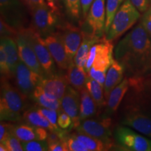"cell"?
Segmentation results:
<instances>
[{
    "label": "cell",
    "mask_w": 151,
    "mask_h": 151,
    "mask_svg": "<svg viewBox=\"0 0 151 151\" xmlns=\"http://www.w3.org/2000/svg\"><path fill=\"white\" fill-rule=\"evenodd\" d=\"M114 56L124 67L128 78H146L151 76V37L141 23L119 41Z\"/></svg>",
    "instance_id": "cell-1"
},
{
    "label": "cell",
    "mask_w": 151,
    "mask_h": 151,
    "mask_svg": "<svg viewBox=\"0 0 151 151\" xmlns=\"http://www.w3.org/2000/svg\"><path fill=\"white\" fill-rule=\"evenodd\" d=\"M129 88L124 101L120 122L151 138V93L146 78H129Z\"/></svg>",
    "instance_id": "cell-2"
},
{
    "label": "cell",
    "mask_w": 151,
    "mask_h": 151,
    "mask_svg": "<svg viewBox=\"0 0 151 151\" xmlns=\"http://www.w3.org/2000/svg\"><path fill=\"white\" fill-rule=\"evenodd\" d=\"M0 119L1 121L20 122L27 110V97L9 81L7 77H1Z\"/></svg>",
    "instance_id": "cell-3"
},
{
    "label": "cell",
    "mask_w": 151,
    "mask_h": 151,
    "mask_svg": "<svg viewBox=\"0 0 151 151\" xmlns=\"http://www.w3.org/2000/svg\"><path fill=\"white\" fill-rule=\"evenodd\" d=\"M113 45L106 37L90 49L85 71L88 76L104 86L106 76L113 62Z\"/></svg>",
    "instance_id": "cell-4"
},
{
    "label": "cell",
    "mask_w": 151,
    "mask_h": 151,
    "mask_svg": "<svg viewBox=\"0 0 151 151\" xmlns=\"http://www.w3.org/2000/svg\"><path fill=\"white\" fill-rule=\"evenodd\" d=\"M140 13L131 0H125L114 16L106 39L112 41L125 33L141 18Z\"/></svg>",
    "instance_id": "cell-5"
},
{
    "label": "cell",
    "mask_w": 151,
    "mask_h": 151,
    "mask_svg": "<svg viewBox=\"0 0 151 151\" xmlns=\"http://www.w3.org/2000/svg\"><path fill=\"white\" fill-rule=\"evenodd\" d=\"M30 14V27L43 38L55 32L60 25L59 14L50 9L48 4L37 7Z\"/></svg>",
    "instance_id": "cell-6"
},
{
    "label": "cell",
    "mask_w": 151,
    "mask_h": 151,
    "mask_svg": "<svg viewBox=\"0 0 151 151\" xmlns=\"http://www.w3.org/2000/svg\"><path fill=\"white\" fill-rule=\"evenodd\" d=\"M27 10L21 0H0L1 19L17 31L27 27Z\"/></svg>",
    "instance_id": "cell-7"
},
{
    "label": "cell",
    "mask_w": 151,
    "mask_h": 151,
    "mask_svg": "<svg viewBox=\"0 0 151 151\" xmlns=\"http://www.w3.org/2000/svg\"><path fill=\"white\" fill-rule=\"evenodd\" d=\"M28 41L31 43L44 72L45 77H50L57 74L53 58L44 41V39L31 27L24 28Z\"/></svg>",
    "instance_id": "cell-8"
},
{
    "label": "cell",
    "mask_w": 151,
    "mask_h": 151,
    "mask_svg": "<svg viewBox=\"0 0 151 151\" xmlns=\"http://www.w3.org/2000/svg\"><path fill=\"white\" fill-rule=\"evenodd\" d=\"M114 137L120 148L130 151H151V140L139 134L130 128L118 127L114 132Z\"/></svg>",
    "instance_id": "cell-9"
},
{
    "label": "cell",
    "mask_w": 151,
    "mask_h": 151,
    "mask_svg": "<svg viewBox=\"0 0 151 151\" xmlns=\"http://www.w3.org/2000/svg\"><path fill=\"white\" fill-rule=\"evenodd\" d=\"M106 0H94L86 18L83 32L102 38L105 33Z\"/></svg>",
    "instance_id": "cell-10"
},
{
    "label": "cell",
    "mask_w": 151,
    "mask_h": 151,
    "mask_svg": "<svg viewBox=\"0 0 151 151\" xmlns=\"http://www.w3.org/2000/svg\"><path fill=\"white\" fill-rule=\"evenodd\" d=\"M15 85L25 97H30L34 90L44 77L32 70L21 60H19L14 73Z\"/></svg>",
    "instance_id": "cell-11"
},
{
    "label": "cell",
    "mask_w": 151,
    "mask_h": 151,
    "mask_svg": "<svg viewBox=\"0 0 151 151\" xmlns=\"http://www.w3.org/2000/svg\"><path fill=\"white\" fill-rule=\"evenodd\" d=\"M76 129L78 132H83L92 137L101 139L109 148L113 146V142L111 139L112 130L111 119L110 118H102L101 120L87 118L81 121Z\"/></svg>",
    "instance_id": "cell-12"
},
{
    "label": "cell",
    "mask_w": 151,
    "mask_h": 151,
    "mask_svg": "<svg viewBox=\"0 0 151 151\" xmlns=\"http://www.w3.org/2000/svg\"><path fill=\"white\" fill-rule=\"evenodd\" d=\"M57 32L63 43L68 58L70 61H73L77 50L83 40L82 29L73 24L66 22L60 24Z\"/></svg>",
    "instance_id": "cell-13"
},
{
    "label": "cell",
    "mask_w": 151,
    "mask_h": 151,
    "mask_svg": "<svg viewBox=\"0 0 151 151\" xmlns=\"http://www.w3.org/2000/svg\"><path fill=\"white\" fill-rule=\"evenodd\" d=\"M18 47L19 58L32 70L45 77L44 72L41 68L40 63L36 55L31 43L28 41L27 36L24 31V28L18 31L15 37Z\"/></svg>",
    "instance_id": "cell-14"
},
{
    "label": "cell",
    "mask_w": 151,
    "mask_h": 151,
    "mask_svg": "<svg viewBox=\"0 0 151 151\" xmlns=\"http://www.w3.org/2000/svg\"><path fill=\"white\" fill-rule=\"evenodd\" d=\"M43 39L58 68L62 71L67 70L71 61L68 58L65 46L58 32L56 31Z\"/></svg>",
    "instance_id": "cell-15"
},
{
    "label": "cell",
    "mask_w": 151,
    "mask_h": 151,
    "mask_svg": "<svg viewBox=\"0 0 151 151\" xmlns=\"http://www.w3.org/2000/svg\"><path fill=\"white\" fill-rule=\"evenodd\" d=\"M61 109L71 118L73 127L76 128L80 124V92L68 86L65 94L60 100Z\"/></svg>",
    "instance_id": "cell-16"
},
{
    "label": "cell",
    "mask_w": 151,
    "mask_h": 151,
    "mask_svg": "<svg viewBox=\"0 0 151 151\" xmlns=\"http://www.w3.org/2000/svg\"><path fill=\"white\" fill-rule=\"evenodd\" d=\"M129 88V80L128 77L124 78L122 82L113 89L109 94L105 110L101 118H110L118 110L122 99L127 93Z\"/></svg>",
    "instance_id": "cell-17"
},
{
    "label": "cell",
    "mask_w": 151,
    "mask_h": 151,
    "mask_svg": "<svg viewBox=\"0 0 151 151\" xmlns=\"http://www.w3.org/2000/svg\"><path fill=\"white\" fill-rule=\"evenodd\" d=\"M66 76L55 74L50 77H44L40 81L38 86L43 90L51 94L61 100L69 85Z\"/></svg>",
    "instance_id": "cell-18"
},
{
    "label": "cell",
    "mask_w": 151,
    "mask_h": 151,
    "mask_svg": "<svg viewBox=\"0 0 151 151\" xmlns=\"http://www.w3.org/2000/svg\"><path fill=\"white\" fill-rule=\"evenodd\" d=\"M124 73L125 71L122 64L116 59L113 60L112 65L107 71L105 82L104 84V96L106 101L109 99V94L111 91L124 79Z\"/></svg>",
    "instance_id": "cell-19"
},
{
    "label": "cell",
    "mask_w": 151,
    "mask_h": 151,
    "mask_svg": "<svg viewBox=\"0 0 151 151\" xmlns=\"http://www.w3.org/2000/svg\"><path fill=\"white\" fill-rule=\"evenodd\" d=\"M83 40L73 58V62L77 66L85 70L90 49L94 44L99 42L101 38L85 32H83Z\"/></svg>",
    "instance_id": "cell-20"
},
{
    "label": "cell",
    "mask_w": 151,
    "mask_h": 151,
    "mask_svg": "<svg viewBox=\"0 0 151 151\" xmlns=\"http://www.w3.org/2000/svg\"><path fill=\"white\" fill-rule=\"evenodd\" d=\"M88 77L86 71L76 65L73 60L70 62L67 69L66 78L71 86L80 92L86 88Z\"/></svg>",
    "instance_id": "cell-21"
},
{
    "label": "cell",
    "mask_w": 151,
    "mask_h": 151,
    "mask_svg": "<svg viewBox=\"0 0 151 151\" xmlns=\"http://www.w3.org/2000/svg\"><path fill=\"white\" fill-rule=\"evenodd\" d=\"M0 45L3 46L6 54L9 73L10 77H11L14 76L17 65L20 60L16 40L12 37H1Z\"/></svg>",
    "instance_id": "cell-22"
},
{
    "label": "cell",
    "mask_w": 151,
    "mask_h": 151,
    "mask_svg": "<svg viewBox=\"0 0 151 151\" xmlns=\"http://www.w3.org/2000/svg\"><path fill=\"white\" fill-rule=\"evenodd\" d=\"M30 98L41 107L55 109L58 111H60L61 109L60 100L52 94L45 92L38 86L34 90Z\"/></svg>",
    "instance_id": "cell-23"
},
{
    "label": "cell",
    "mask_w": 151,
    "mask_h": 151,
    "mask_svg": "<svg viewBox=\"0 0 151 151\" xmlns=\"http://www.w3.org/2000/svg\"><path fill=\"white\" fill-rule=\"evenodd\" d=\"M97 105L88 89L84 88L80 91V113L79 120H82L94 116L97 113Z\"/></svg>",
    "instance_id": "cell-24"
},
{
    "label": "cell",
    "mask_w": 151,
    "mask_h": 151,
    "mask_svg": "<svg viewBox=\"0 0 151 151\" xmlns=\"http://www.w3.org/2000/svg\"><path fill=\"white\" fill-rule=\"evenodd\" d=\"M24 123L34 126L46 128L48 130H54L55 128L43 115L39 112L37 108H30L25 111L22 120Z\"/></svg>",
    "instance_id": "cell-25"
},
{
    "label": "cell",
    "mask_w": 151,
    "mask_h": 151,
    "mask_svg": "<svg viewBox=\"0 0 151 151\" xmlns=\"http://www.w3.org/2000/svg\"><path fill=\"white\" fill-rule=\"evenodd\" d=\"M11 132L22 142L38 140L37 127H34L28 124H20L16 125L11 124Z\"/></svg>",
    "instance_id": "cell-26"
},
{
    "label": "cell",
    "mask_w": 151,
    "mask_h": 151,
    "mask_svg": "<svg viewBox=\"0 0 151 151\" xmlns=\"http://www.w3.org/2000/svg\"><path fill=\"white\" fill-rule=\"evenodd\" d=\"M86 87L91 94L97 106L102 107L106 105V99L104 96V86H101L99 82L88 76Z\"/></svg>",
    "instance_id": "cell-27"
},
{
    "label": "cell",
    "mask_w": 151,
    "mask_h": 151,
    "mask_svg": "<svg viewBox=\"0 0 151 151\" xmlns=\"http://www.w3.org/2000/svg\"><path fill=\"white\" fill-rule=\"evenodd\" d=\"M72 135L83 143L88 149V151H102L110 149L101 139L92 137L83 132L76 131V133L72 134Z\"/></svg>",
    "instance_id": "cell-28"
},
{
    "label": "cell",
    "mask_w": 151,
    "mask_h": 151,
    "mask_svg": "<svg viewBox=\"0 0 151 151\" xmlns=\"http://www.w3.org/2000/svg\"><path fill=\"white\" fill-rule=\"evenodd\" d=\"M125 0H106V22L104 32L106 34L116 12Z\"/></svg>",
    "instance_id": "cell-29"
},
{
    "label": "cell",
    "mask_w": 151,
    "mask_h": 151,
    "mask_svg": "<svg viewBox=\"0 0 151 151\" xmlns=\"http://www.w3.org/2000/svg\"><path fill=\"white\" fill-rule=\"evenodd\" d=\"M62 1L69 18L74 22L80 21L82 15L81 0H62Z\"/></svg>",
    "instance_id": "cell-30"
},
{
    "label": "cell",
    "mask_w": 151,
    "mask_h": 151,
    "mask_svg": "<svg viewBox=\"0 0 151 151\" xmlns=\"http://www.w3.org/2000/svg\"><path fill=\"white\" fill-rule=\"evenodd\" d=\"M23 150L25 151H47L48 150V143L46 140H34L22 142Z\"/></svg>",
    "instance_id": "cell-31"
},
{
    "label": "cell",
    "mask_w": 151,
    "mask_h": 151,
    "mask_svg": "<svg viewBox=\"0 0 151 151\" xmlns=\"http://www.w3.org/2000/svg\"><path fill=\"white\" fill-rule=\"evenodd\" d=\"M6 147L8 151H22L23 148L22 146V141L17 138L12 133L9 136L6 140L3 142Z\"/></svg>",
    "instance_id": "cell-32"
},
{
    "label": "cell",
    "mask_w": 151,
    "mask_h": 151,
    "mask_svg": "<svg viewBox=\"0 0 151 151\" xmlns=\"http://www.w3.org/2000/svg\"><path fill=\"white\" fill-rule=\"evenodd\" d=\"M38 110L39 111L41 114L43 115L48 120L50 121L52 125L54 126V127L55 128V129H59V127L58 125V113H59V111L55 110V109H48V108H44V107H39L37 108Z\"/></svg>",
    "instance_id": "cell-33"
},
{
    "label": "cell",
    "mask_w": 151,
    "mask_h": 151,
    "mask_svg": "<svg viewBox=\"0 0 151 151\" xmlns=\"http://www.w3.org/2000/svg\"><path fill=\"white\" fill-rule=\"evenodd\" d=\"M67 143L68 151H88V149L83 143L72 134L68 136Z\"/></svg>",
    "instance_id": "cell-34"
},
{
    "label": "cell",
    "mask_w": 151,
    "mask_h": 151,
    "mask_svg": "<svg viewBox=\"0 0 151 151\" xmlns=\"http://www.w3.org/2000/svg\"><path fill=\"white\" fill-rule=\"evenodd\" d=\"M0 72L1 77H10L9 69L7 62V57L3 46L0 45Z\"/></svg>",
    "instance_id": "cell-35"
},
{
    "label": "cell",
    "mask_w": 151,
    "mask_h": 151,
    "mask_svg": "<svg viewBox=\"0 0 151 151\" xmlns=\"http://www.w3.org/2000/svg\"><path fill=\"white\" fill-rule=\"evenodd\" d=\"M58 127L63 129H67L73 127V122L71 118L65 111L60 110L58 117Z\"/></svg>",
    "instance_id": "cell-36"
},
{
    "label": "cell",
    "mask_w": 151,
    "mask_h": 151,
    "mask_svg": "<svg viewBox=\"0 0 151 151\" xmlns=\"http://www.w3.org/2000/svg\"><path fill=\"white\" fill-rule=\"evenodd\" d=\"M18 33V31L13 28L11 26L9 25L4 21L2 19L0 20V34L1 37H16Z\"/></svg>",
    "instance_id": "cell-37"
},
{
    "label": "cell",
    "mask_w": 151,
    "mask_h": 151,
    "mask_svg": "<svg viewBox=\"0 0 151 151\" xmlns=\"http://www.w3.org/2000/svg\"><path fill=\"white\" fill-rule=\"evenodd\" d=\"M140 23L142 27L144 28L146 32L151 37V6L148 9L143 13V15L141 17Z\"/></svg>",
    "instance_id": "cell-38"
},
{
    "label": "cell",
    "mask_w": 151,
    "mask_h": 151,
    "mask_svg": "<svg viewBox=\"0 0 151 151\" xmlns=\"http://www.w3.org/2000/svg\"><path fill=\"white\" fill-rule=\"evenodd\" d=\"M11 124L6 121H1L0 124V143H3L11 134Z\"/></svg>",
    "instance_id": "cell-39"
},
{
    "label": "cell",
    "mask_w": 151,
    "mask_h": 151,
    "mask_svg": "<svg viewBox=\"0 0 151 151\" xmlns=\"http://www.w3.org/2000/svg\"><path fill=\"white\" fill-rule=\"evenodd\" d=\"M48 150L50 151H68L67 138L61 139L54 143L48 145Z\"/></svg>",
    "instance_id": "cell-40"
},
{
    "label": "cell",
    "mask_w": 151,
    "mask_h": 151,
    "mask_svg": "<svg viewBox=\"0 0 151 151\" xmlns=\"http://www.w3.org/2000/svg\"><path fill=\"white\" fill-rule=\"evenodd\" d=\"M21 1L27 6L29 12H31L37 7L47 4L45 0H21Z\"/></svg>",
    "instance_id": "cell-41"
},
{
    "label": "cell",
    "mask_w": 151,
    "mask_h": 151,
    "mask_svg": "<svg viewBox=\"0 0 151 151\" xmlns=\"http://www.w3.org/2000/svg\"><path fill=\"white\" fill-rule=\"evenodd\" d=\"M131 1L141 13L145 12L150 6L149 0H131Z\"/></svg>",
    "instance_id": "cell-42"
},
{
    "label": "cell",
    "mask_w": 151,
    "mask_h": 151,
    "mask_svg": "<svg viewBox=\"0 0 151 151\" xmlns=\"http://www.w3.org/2000/svg\"><path fill=\"white\" fill-rule=\"evenodd\" d=\"M93 1L94 0H81V13H82V16L84 18H86L87 16H88V11L90 10V8Z\"/></svg>",
    "instance_id": "cell-43"
},
{
    "label": "cell",
    "mask_w": 151,
    "mask_h": 151,
    "mask_svg": "<svg viewBox=\"0 0 151 151\" xmlns=\"http://www.w3.org/2000/svg\"><path fill=\"white\" fill-rule=\"evenodd\" d=\"M47 4L50 9L54 11L59 14V6H58V0H46Z\"/></svg>",
    "instance_id": "cell-44"
},
{
    "label": "cell",
    "mask_w": 151,
    "mask_h": 151,
    "mask_svg": "<svg viewBox=\"0 0 151 151\" xmlns=\"http://www.w3.org/2000/svg\"><path fill=\"white\" fill-rule=\"evenodd\" d=\"M0 150H1V151H8V150H7V148H6V146L3 143H0Z\"/></svg>",
    "instance_id": "cell-45"
},
{
    "label": "cell",
    "mask_w": 151,
    "mask_h": 151,
    "mask_svg": "<svg viewBox=\"0 0 151 151\" xmlns=\"http://www.w3.org/2000/svg\"><path fill=\"white\" fill-rule=\"evenodd\" d=\"M146 81L147 85H148V86L150 87V88L151 89V76H150L148 77V78H146Z\"/></svg>",
    "instance_id": "cell-46"
},
{
    "label": "cell",
    "mask_w": 151,
    "mask_h": 151,
    "mask_svg": "<svg viewBox=\"0 0 151 151\" xmlns=\"http://www.w3.org/2000/svg\"><path fill=\"white\" fill-rule=\"evenodd\" d=\"M149 1H150V5L151 6V0H149Z\"/></svg>",
    "instance_id": "cell-47"
}]
</instances>
